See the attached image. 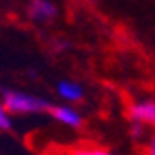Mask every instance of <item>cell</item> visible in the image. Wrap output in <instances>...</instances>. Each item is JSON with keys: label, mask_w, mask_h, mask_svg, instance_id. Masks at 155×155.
<instances>
[{"label": "cell", "mask_w": 155, "mask_h": 155, "mask_svg": "<svg viewBox=\"0 0 155 155\" xmlns=\"http://www.w3.org/2000/svg\"><path fill=\"white\" fill-rule=\"evenodd\" d=\"M2 108L15 115H27V114H42L49 112L51 104L42 97L28 95L25 91L4 89L2 91Z\"/></svg>", "instance_id": "1"}, {"label": "cell", "mask_w": 155, "mask_h": 155, "mask_svg": "<svg viewBox=\"0 0 155 155\" xmlns=\"http://www.w3.org/2000/svg\"><path fill=\"white\" fill-rule=\"evenodd\" d=\"M129 117L133 121L155 127V97L142 98V100H138V102H133L129 108Z\"/></svg>", "instance_id": "2"}, {"label": "cell", "mask_w": 155, "mask_h": 155, "mask_svg": "<svg viewBox=\"0 0 155 155\" xmlns=\"http://www.w3.org/2000/svg\"><path fill=\"white\" fill-rule=\"evenodd\" d=\"M49 115L53 119H57L59 123H63L66 127H72V129H80L83 125V117L81 114L76 110V108L68 106V104H59V106H51Z\"/></svg>", "instance_id": "3"}, {"label": "cell", "mask_w": 155, "mask_h": 155, "mask_svg": "<svg viewBox=\"0 0 155 155\" xmlns=\"http://www.w3.org/2000/svg\"><path fill=\"white\" fill-rule=\"evenodd\" d=\"M57 15V8L51 0H30L28 17L34 21H49Z\"/></svg>", "instance_id": "4"}, {"label": "cell", "mask_w": 155, "mask_h": 155, "mask_svg": "<svg viewBox=\"0 0 155 155\" xmlns=\"http://www.w3.org/2000/svg\"><path fill=\"white\" fill-rule=\"evenodd\" d=\"M57 93L61 98H64L66 102H78V100L83 98V87L78 85L76 81L70 80H63L57 83Z\"/></svg>", "instance_id": "5"}, {"label": "cell", "mask_w": 155, "mask_h": 155, "mask_svg": "<svg viewBox=\"0 0 155 155\" xmlns=\"http://www.w3.org/2000/svg\"><path fill=\"white\" fill-rule=\"evenodd\" d=\"M146 134V125L144 123H138V121H133V127H130V136L134 140H140V138Z\"/></svg>", "instance_id": "6"}, {"label": "cell", "mask_w": 155, "mask_h": 155, "mask_svg": "<svg viewBox=\"0 0 155 155\" xmlns=\"http://www.w3.org/2000/svg\"><path fill=\"white\" fill-rule=\"evenodd\" d=\"M72 155H112V153H108L104 150H97V148H81L72 151Z\"/></svg>", "instance_id": "7"}, {"label": "cell", "mask_w": 155, "mask_h": 155, "mask_svg": "<svg viewBox=\"0 0 155 155\" xmlns=\"http://www.w3.org/2000/svg\"><path fill=\"white\" fill-rule=\"evenodd\" d=\"M0 127H2V130H10L12 129V119H10V112L8 110H0Z\"/></svg>", "instance_id": "8"}, {"label": "cell", "mask_w": 155, "mask_h": 155, "mask_svg": "<svg viewBox=\"0 0 155 155\" xmlns=\"http://www.w3.org/2000/svg\"><path fill=\"white\" fill-rule=\"evenodd\" d=\"M148 155H155V134L151 136V140L148 144Z\"/></svg>", "instance_id": "9"}]
</instances>
